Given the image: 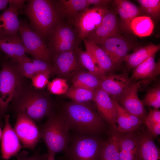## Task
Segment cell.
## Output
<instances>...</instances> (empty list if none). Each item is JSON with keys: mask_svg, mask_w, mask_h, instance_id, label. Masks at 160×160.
<instances>
[{"mask_svg": "<svg viewBox=\"0 0 160 160\" xmlns=\"http://www.w3.org/2000/svg\"><path fill=\"white\" fill-rule=\"evenodd\" d=\"M55 106L46 92L35 88L27 82L11 101L7 111L12 112L15 116L24 114L39 122L51 113Z\"/></svg>", "mask_w": 160, "mask_h": 160, "instance_id": "6da1fadb", "label": "cell"}, {"mask_svg": "<svg viewBox=\"0 0 160 160\" xmlns=\"http://www.w3.org/2000/svg\"><path fill=\"white\" fill-rule=\"evenodd\" d=\"M70 129L79 134L97 135L105 128L99 114L87 104L71 101L65 103L61 111Z\"/></svg>", "mask_w": 160, "mask_h": 160, "instance_id": "7a4b0ae2", "label": "cell"}, {"mask_svg": "<svg viewBox=\"0 0 160 160\" xmlns=\"http://www.w3.org/2000/svg\"><path fill=\"white\" fill-rule=\"evenodd\" d=\"M20 13L28 18L31 28L44 40L61 22L52 0H29Z\"/></svg>", "mask_w": 160, "mask_h": 160, "instance_id": "3957f363", "label": "cell"}, {"mask_svg": "<svg viewBox=\"0 0 160 160\" xmlns=\"http://www.w3.org/2000/svg\"><path fill=\"white\" fill-rule=\"evenodd\" d=\"M55 108L47 116L46 121L39 127L41 137L45 143L48 152L55 155L65 151L71 140L69 127L62 112Z\"/></svg>", "mask_w": 160, "mask_h": 160, "instance_id": "277c9868", "label": "cell"}, {"mask_svg": "<svg viewBox=\"0 0 160 160\" xmlns=\"http://www.w3.org/2000/svg\"><path fill=\"white\" fill-rule=\"evenodd\" d=\"M0 122L8 105L17 93L27 82L18 71L17 63L5 56L0 57Z\"/></svg>", "mask_w": 160, "mask_h": 160, "instance_id": "5b68a950", "label": "cell"}, {"mask_svg": "<svg viewBox=\"0 0 160 160\" xmlns=\"http://www.w3.org/2000/svg\"><path fill=\"white\" fill-rule=\"evenodd\" d=\"M96 135L79 134L71 137L64 160H100L104 141Z\"/></svg>", "mask_w": 160, "mask_h": 160, "instance_id": "8992f818", "label": "cell"}, {"mask_svg": "<svg viewBox=\"0 0 160 160\" xmlns=\"http://www.w3.org/2000/svg\"><path fill=\"white\" fill-rule=\"evenodd\" d=\"M20 22L19 33L25 52L34 59L52 65L53 55L44 40L31 28L27 20Z\"/></svg>", "mask_w": 160, "mask_h": 160, "instance_id": "52a82bcc", "label": "cell"}, {"mask_svg": "<svg viewBox=\"0 0 160 160\" xmlns=\"http://www.w3.org/2000/svg\"><path fill=\"white\" fill-rule=\"evenodd\" d=\"M47 46L53 56L60 53L76 50L81 40L74 28L70 24L60 23L49 36Z\"/></svg>", "mask_w": 160, "mask_h": 160, "instance_id": "ba28073f", "label": "cell"}, {"mask_svg": "<svg viewBox=\"0 0 160 160\" xmlns=\"http://www.w3.org/2000/svg\"><path fill=\"white\" fill-rule=\"evenodd\" d=\"M108 10L106 7L95 6L87 8L79 14L73 25L81 40L86 38L100 25Z\"/></svg>", "mask_w": 160, "mask_h": 160, "instance_id": "9c48e42d", "label": "cell"}, {"mask_svg": "<svg viewBox=\"0 0 160 160\" xmlns=\"http://www.w3.org/2000/svg\"><path fill=\"white\" fill-rule=\"evenodd\" d=\"M14 130L24 148L33 150L41 138L36 122L23 114L16 116Z\"/></svg>", "mask_w": 160, "mask_h": 160, "instance_id": "30bf717a", "label": "cell"}, {"mask_svg": "<svg viewBox=\"0 0 160 160\" xmlns=\"http://www.w3.org/2000/svg\"><path fill=\"white\" fill-rule=\"evenodd\" d=\"M76 50L63 52L53 56L52 64L55 74L61 78H72L84 70Z\"/></svg>", "mask_w": 160, "mask_h": 160, "instance_id": "8fae6325", "label": "cell"}, {"mask_svg": "<svg viewBox=\"0 0 160 160\" xmlns=\"http://www.w3.org/2000/svg\"><path fill=\"white\" fill-rule=\"evenodd\" d=\"M96 44L105 51L116 67L124 62L132 49L130 43L119 34L103 40Z\"/></svg>", "mask_w": 160, "mask_h": 160, "instance_id": "7c38bea8", "label": "cell"}, {"mask_svg": "<svg viewBox=\"0 0 160 160\" xmlns=\"http://www.w3.org/2000/svg\"><path fill=\"white\" fill-rule=\"evenodd\" d=\"M93 101L102 119L109 124L111 130L117 131V112L114 99L99 88L96 90Z\"/></svg>", "mask_w": 160, "mask_h": 160, "instance_id": "4fadbf2b", "label": "cell"}, {"mask_svg": "<svg viewBox=\"0 0 160 160\" xmlns=\"http://www.w3.org/2000/svg\"><path fill=\"white\" fill-rule=\"evenodd\" d=\"M140 84L139 82H133L116 100L127 111L143 122L147 113L144 104L137 95Z\"/></svg>", "mask_w": 160, "mask_h": 160, "instance_id": "5bb4252c", "label": "cell"}, {"mask_svg": "<svg viewBox=\"0 0 160 160\" xmlns=\"http://www.w3.org/2000/svg\"><path fill=\"white\" fill-rule=\"evenodd\" d=\"M133 82L126 73H111L101 79L100 88L107 92L112 98L116 100Z\"/></svg>", "mask_w": 160, "mask_h": 160, "instance_id": "9a60e30c", "label": "cell"}, {"mask_svg": "<svg viewBox=\"0 0 160 160\" xmlns=\"http://www.w3.org/2000/svg\"><path fill=\"white\" fill-rule=\"evenodd\" d=\"M118 34L116 15L114 12L108 10L100 25L85 39L97 44L103 40Z\"/></svg>", "mask_w": 160, "mask_h": 160, "instance_id": "2e32d148", "label": "cell"}, {"mask_svg": "<svg viewBox=\"0 0 160 160\" xmlns=\"http://www.w3.org/2000/svg\"><path fill=\"white\" fill-rule=\"evenodd\" d=\"M0 51L6 57L18 63L28 57L19 34L10 36L0 35Z\"/></svg>", "mask_w": 160, "mask_h": 160, "instance_id": "e0dca14e", "label": "cell"}, {"mask_svg": "<svg viewBox=\"0 0 160 160\" xmlns=\"http://www.w3.org/2000/svg\"><path fill=\"white\" fill-rule=\"evenodd\" d=\"M4 117L5 124L2 134L1 150L2 158L7 160L17 155L22 147L9 123V115H5Z\"/></svg>", "mask_w": 160, "mask_h": 160, "instance_id": "ac0fdd59", "label": "cell"}, {"mask_svg": "<svg viewBox=\"0 0 160 160\" xmlns=\"http://www.w3.org/2000/svg\"><path fill=\"white\" fill-rule=\"evenodd\" d=\"M60 17L73 25L79 14L89 6L87 0H52Z\"/></svg>", "mask_w": 160, "mask_h": 160, "instance_id": "d6986e66", "label": "cell"}, {"mask_svg": "<svg viewBox=\"0 0 160 160\" xmlns=\"http://www.w3.org/2000/svg\"><path fill=\"white\" fill-rule=\"evenodd\" d=\"M135 131L121 134L119 142V160H141L139 135Z\"/></svg>", "mask_w": 160, "mask_h": 160, "instance_id": "ffe728a7", "label": "cell"}, {"mask_svg": "<svg viewBox=\"0 0 160 160\" xmlns=\"http://www.w3.org/2000/svg\"><path fill=\"white\" fill-rule=\"evenodd\" d=\"M17 68L21 75L26 78H30L41 73H46L50 75L55 74L53 65L48 62L31 59L27 57L19 63Z\"/></svg>", "mask_w": 160, "mask_h": 160, "instance_id": "44dd1931", "label": "cell"}, {"mask_svg": "<svg viewBox=\"0 0 160 160\" xmlns=\"http://www.w3.org/2000/svg\"><path fill=\"white\" fill-rule=\"evenodd\" d=\"M18 9L10 3L9 7L0 15V35L10 36L19 34L20 20Z\"/></svg>", "mask_w": 160, "mask_h": 160, "instance_id": "7402d4cb", "label": "cell"}, {"mask_svg": "<svg viewBox=\"0 0 160 160\" xmlns=\"http://www.w3.org/2000/svg\"><path fill=\"white\" fill-rule=\"evenodd\" d=\"M156 54L150 56L134 69L131 78L132 81H152L160 74V61L159 60L157 62H155Z\"/></svg>", "mask_w": 160, "mask_h": 160, "instance_id": "603a6c76", "label": "cell"}, {"mask_svg": "<svg viewBox=\"0 0 160 160\" xmlns=\"http://www.w3.org/2000/svg\"><path fill=\"white\" fill-rule=\"evenodd\" d=\"M86 51L91 56L101 70L106 74L116 68L109 57L102 48L86 39L83 40Z\"/></svg>", "mask_w": 160, "mask_h": 160, "instance_id": "cb8c5ba5", "label": "cell"}, {"mask_svg": "<svg viewBox=\"0 0 160 160\" xmlns=\"http://www.w3.org/2000/svg\"><path fill=\"white\" fill-rule=\"evenodd\" d=\"M114 99L117 112V131L121 134L135 131L140 127L143 121L127 111L116 99Z\"/></svg>", "mask_w": 160, "mask_h": 160, "instance_id": "d4e9b609", "label": "cell"}, {"mask_svg": "<svg viewBox=\"0 0 160 160\" xmlns=\"http://www.w3.org/2000/svg\"><path fill=\"white\" fill-rule=\"evenodd\" d=\"M141 160H160V151L148 131L139 134Z\"/></svg>", "mask_w": 160, "mask_h": 160, "instance_id": "484cf974", "label": "cell"}, {"mask_svg": "<svg viewBox=\"0 0 160 160\" xmlns=\"http://www.w3.org/2000/svg\"><path fill=\"white\" fill-rule=\"evenodd\" d=\"M160 44H153L141 47L135 50L132 54H128L124 62L127 68L134 69L139 64L160 49Z\"/></svg>", "mask_w": 160, "mask_h": 160, "instance_id": "4316f807", "label": "cell"}, {"mask_svg": "<svg viewBox=\"0 0 160 160\" xmlns=\"http://www.w3.org/2000/svg\"><path fill=\"white\" fill-rule=\"evenodd\" d=\"M120 135L117 131L111 130L108 139L104 141L100 160H119Z\"/></svg>", "mask_w": 160, "mask_h": 160, "instance_id": "83f0119b", "label": "cell"}, {"mask_svg": "<svg viewBox=\"0 0 160 160\" xmlns=\"http://www.w3.org/2000/svg\"><path fill=\"white\" fill-rule=\"evenodd\" d=\"M101 79L95 75L83 70L72 79L73 87L96 90L100 88Z\"/></svg>", "mask_w": 160, "mask_h": 160, "instance_id": "f1b7e54d", "label": "cell"}, {"mask_svg": "<svg viewBox=\"0 0 160 160\" xmlns=\"http://www.w3.org/2000/svg\"><path fill=\"white\" fill-rule=\"evenodd\" d=\"M154 25L151 17L147 16H139L133 19L130 24V30L140 37L149 36L152 33Z\"/></svg>", "mask_w": 160, "mask_h": 160, "instance_id": "f546056e", "label": "cell"}, {"mask_svg": "<svg viewBox=\"0 0 160 160\" xmlns=\"http://www.w3.org/2000/svg\"><path fill=\"white\" fill-rule=\"evenodd\" d=\"M76 50L80 64L89 73L95 75L100 79L107 75L101 70L87 51H84L80 47L77 49Z\"/></svg>", "mask_w": 160, "mask_h": 160, "instance_id": "4dcf8cb0", "label": "cell"}, {"mask_svg": "<svg viewBox=\"0 0 160 160\" xmlns=\"http://www.w3.org/2000/svg\"><path fill=\"white\" fill-rule=\"evenodd\" d=\"M96 90L73 87L68 88L65 95L72 101L86 104L91 100L93 101Z\"/></svg>", "mask_w": 160, "mask_h": 160, "instance_id": "1f68e13d", "label": "cell"}, {"mask_svg": "<svg viewBox=\"0 0 160 160\" xmlns=\"http://www.w3.org/2000/svg\"><path fill=\"white\" fill-rule=\"evenodd\" d=\"M142 10L148 16L156 19L159 18L160 14V0H138Z\"/></svg>", "mask_w": 160, "mask_h": 160, "instance_id": "d6a6232c", "label": "cell"}, {"mask_svg": "<svg viewBox=\"0 0 160 160\" xmlns=\"http://www.w3.org/2000/svg\"><path fill=\"white\" fill-rule=\"evenodd\" d=\"M142 101L144 105L152 106L155 109H159L160 107V85L149 89Z\"/></svg>", "mask_w": 160, "mask_h": 160, "instance_id": "836d02e7", "label": "cell"}, {"mask_svg": "<svg viewBox=\"0 0 160 160\" xmlns=\"http://www.w3.org/2000/svg\"><path fill=\"white\" fill-rule=\"evenodd\" d=\"M47 87L49 92L55 95L65 94L69 88L66 79L61 78L54 79L48 83Z\"/></svg>", "mask_w": 160, "mask_h": 160, "instance_id": "e575fe53", "label": "cell"}, {"mask_svg": "<svg viewBox=\"0 0 160 160\" xmlns=\"http://www.w3.org/2000/svg\"><path fill=\"white\" fill-rule=\"evenodd\" d=\"M114 1L117 6L125 11L132 19L139 16L141 13V10L129 1L125 0H115Z\"/></svg>", "mask_w": 160, "mask_h": 160, "instance_id": "d590c367", "label": "cell"}, {"mask_svg": "<svg viewBox=\"0 0 160 160\" xmlns=\"http://www.w3.org/2000/svg\"><path fill=\"white\" fill-rule=\"evenodd\" d=\"M50 74L46 73H38L30 78L31 84L35 88L43 89L47 85Z\"/></svg>", "mask_w": 160, "mask_h": 160, "instance_id": "8d00e7d4", "label": "cell"}, {"mask_svg": "<svg viewBox=\"0 0 160 160\" xmlns=\"http://www.w3.org/2000/svg\"><path fill=\"white\" fill-rule=\"evenodd\" d=\"M116 8L121 19L120 27L125 31H130V24L133 19L128 14L121 8L117 6Z\"/></svg>", "mask_w": 160, "mask_h": 160, "instance_id": "74e56055", "label": "cell"}, {"mask_svg": "<svg viewBox=\"0 0 160 160\" xmlns=\"http://www.w3.org/2000/svg\"><path fill=\"white\" fill-rule=\"evenodd\" d=\"M17 160H47V154H41L39 151L35 152L31 156H28V153L23 151L17 156Z\"/></svg>", "mask_w": 160, "mask_h": 160, "instance_id": "f35d334b", "label": "cell"}, {"mask_svg": "<svg viewBox=\"0 0 160 160\" xmlns=\"http://www.w3.org/2000/svg\"><path fill=\"white\" fill-rule=\"evenodd\" d=\"M144 121L152 123H160V111L159 109H152L145 117Z\"/></svg>", "mask_w": 160, "mask_h": 160, "instance_id": "ab89813d", "label": "cell"}, {"mask_svg": "<svg viewBox=\"0 0 160 160\" xmlns=\"http://www.w3.org/2000/svg\"><path fill=\"white\" fill-rule=\"evenodd\" d=\"M147 126L148 131L153 137H156L160 134V123L143 122Z\"/></svg>", "mask_w": 160, "mask_h": 160, "instance_id": "60d3db41", "label": "cell"}, {"mask_svg": "<svg viewBox=\"0 0 160 160\" xmlns=\"http://www.w3.org/2000/svg\"><path fill=\"white\" fill-rule=\"evenodd\" d=\"M87 1L89 6L93 5L95 6L105 7H106L112 1L111 0H87Z\"/></svg>", "mask_w": 160, "mask_h": 160, "instance_id": "b9f144b4", "label": "cell"}, {"mask_svg": "<svg viewBox=\"0 0 160 160\" xmlns=\"http://www.w3.org/2000/svg\"><path fill=\"white\" fill-rule=\"evenodd\" d=\"M10 1V0H0V10L5 9Z\"/></svg>", "mask_w": 160, "mask_h": 160, "instance_id": "7bdbcfd3", "label": "cell"}, {"mask_svg": "<svg viewBox=\"0 0 160 160\" xmlns=\"http://www.w3.org/2000/svg\"><path fill=\"white\" fill-rule=\"evenodd\" d=\"M47 154V160H55V154L48 152Z\"/></svg>", "mask_w": 160, "mask_h": 160, "instance_id": "ee69618b", "label": "cell"}, {"mask_svg": "<svg viewBox=\"0 0 160 160\" xmlns=\"http://www.w3.org/2000/svg\"><path fill=\"white\" fill-rule=\"evenodd\" d=\"M1 135H2L1 132V129H0V139L1 138Z\"/></svg>", "mask_w": 160, "mask_h": 160, "instance_id": "f6af8a7d", "label": "cell"}, {"mask_svg": "<svg viewBox=\"0 0 160 160\" xmlns=\"http://www.w3.org/2000/svg\"><path fill=\"white\" fill-rule=\"evenodd\" d=\"M1 56V52L0 51V57Z\"/></svg>", "mask_w": 160, "mask_h": 160, "instance_id": "bcb514c9", "label": "cell"}]
</instances>
